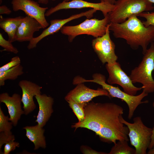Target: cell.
Wrapping results in <instances>:
<instances>
[{
  "label": "cell",
  "instance_id": "obj_1",
  "mask_svg": "<svg viewBox=\"0 0 154 154\" xmlns=\"http://www.w3.org/2000/svg\"><path fill=\"white\" fill-rule=\"evenodd\" d=\"M137 17L133 15L121 23H110L109 29L116 38L124 39L132 49L141 47L144 54L154 41V27H146Z\"/></svg>",
  "mask_w": 154,
  "mask_h": 154
},
{
  "label": "cell",
  "instance_id": "obj_2",
  "mask_svg": "<svg viewBox=\"0 0 154 154\" xmlns=\"http://www.w3.org/2000/svg\"><path fill=\"white\" fill-rule=\"evenodd\" d=\"M123 111L121 106L113 103L88 102L84 107V120L75 123L71 127L75 130L78 128H87L98 135L102 128L119 120Z\"/></svg>",
  "mask_w": 154,
  "mask_h": 154
},
{
  "label": "cell",
  "instance_id": "obj_3",
  "mask_svg": "<svg viewBox=\"0 0 154 154\" xmlns=\"http://www.w3.org/2000/svg\"><path fill=\"white\" fill-rule=\"evenodd\" d=\"M93 79L87 80L81 77L80 79L81 83L87 82L96 83L101 85L103 89L109 93L111 98H116L124 101L128 106L129 113L128 118L129 119L133 117L134 112L140 104L146 103L148 101H142L143 99L148 95V94L143 91L138 95L132 96L121 90L118 87H115L106 82L105 76L100 73H96L92 75Z\"/></svg>",
  "mask_w": 154,
  "mask_h": 154
},
{
  "label": "cell",
  "instance_id": "obj_4",
  "mask_svg": "<svg viewBox=\"0 0 154 154\" xmlns=\"http://www.w3.org/2000/svg\"><path fill=\"white\" fill-rule=\"evenodd\" d=\"M143 55L142 61L131 70L129 76L133 84H141L143 91L148 94L154 92V80L152 76L154 70L153 42L151 43Z\"/></svg>",
  "mask_w": 154,
  "mask_h": 154
},
{
  "label": "cell",
  "instance_id": "obj_5",
  "mask_svg": "<svg viewBox=\"0 0 154 154\" xmlns=\"http://www.w3.org/2000/svg\"><path fill=\"white\" fill-rule=\"evenodd\" d=\"M153 3L148 0H117L112 11L108 14L109 23H121L134 15L153 10Z\"/></svg>",
  "mask_w": 154,
  "mask_h": 154
},
{
  "label": "cell",
  "instance_id": "obj_6",
  "mask_svg": "<svg viewBox=\"0 0 154 154\" xmlns=\"http://www.w3.org/2000/svg\"><path fill=\"white\" fill-rule=\"evenodd\" d=\"M120 121L126 125L129 129L128 135L131 145L135 147V154H146L151 140L153 128L148 127L143 123L140 117L133 119L130 123L122 116L119 117Z\"/></svg>",
  "mask_w": 154,
  "mask_h": 154
},
{
  "label": "cell",
  "instance_id": "obj_7",
  "mask_svg": "<svg viewBox=\"0 0 154 154\" xmlns=\"http://www.w3.org/2000/svg\"><path fill=\"white\" fill-rule=\"evenodd\" d=\"M109 23L107 15L101 20L87 19L77 25H64L60 31L62 34L68 36L69 42H71L76 37L81 35H91L95 38L102 36L105 33Z\"/></svg>",
  "mask_w": 154,
  "mask_h": 154
},
{
  "label": "cell",
  "instance_id": "obj_8",
  "mask_svg": "<svg viewBox=\"0 0 154 154\" xmlns=\"http://www.w3.org/2000/svg\"><path fill=\"white\" fill-rule=\"evenodd\" d=\"M107 25L105 33L102 36L95 38L92 41V45L95 52L103 64H111L116 62L118 56L115 52V45L111 39Z\"/></svg>",
  "mask_w": 154,
  "mask_h": 154
},
{
  "label": "cell",
  "instance_id": "obj_9",
  "mask_svg": "<svg viewBox=\"0 0 154 154\" xmlns=\"http://www.w3.org/2000/svg\"><path fill=\"white\" fill-rule=\"evenodd\" d=\"M106 68L109 74L107 80L108 84H117L123 88L126 93L135 96L138 91L142 89V87H137L133 84L129 77L122 69L119 62L116 61L111 64H107Z\"/></svg>",
  "mask_w": 154,
  "mask_h": 154
},
{
  "label": "cell",
  "instance_id": "obj_10",
  "mask_svg": "<svg viewBox=\"0 0 154 154\" xmlns=\"http://www.w3.org/2000/svg\"><path fill=\"white\" fill-rule=\"evenodd\" d=\"M11 4L14 11H23L26 15L38 21L45 29L49 25L45 17V13L48 8L41 7L39 3L33 0H12Z\"/></svg>",
  "mask_w": 154,
  "mask_h": 154
},
{
  "label": "cell",
  "instance_id": "obj_11",
  "mask_svg": "<svg viewBox=\"0 0 154 154\" xmlns=\"http://www.w3.org/2000/svg\"><path fill=\"white\" fill-rule=\"evenodd\" d=\"M114 7V5L101 2L93 3L83 0H71L68 2L63 1L47 10L45 13V16H49L55 12L62 9L90 8L101 11L104 17H105L113 10Z\"/></svg>",
  "mask_w": 154,
  "mask_h": 154
},
{
  "label": "cell",
  "instance_id": "obj_12",
  "mask_svg": "<svg viewBox=\"0 0 154 154\" xmlns=\"http://www.w3.org/2000/svg\"><path fill=\"white\" fill-rule=\"evenodd\" d=\"M97 11L94 9H92L85 12L72 15L66 19L51 20L50 26L45 29L38 36L33 37L29 42L27 48L30 50L36 47L38 43L42 39L48 35L57 32L66 24L72 20L84 16L87 19H90Z\"/></svg>",
  "mask_w": 154,
  "mask_h": 154
},
{
  "label": "cell",
  "instance_id": "obj_13",
  "mask_svg": "<svg viewBox=\"0 0 154 154\" xmlns=\"http://www.w3.org/2000/svg\"><path fill=\"white\" fill-rule=\"evenodd\" d=\"M66 95L65 99L67 101L72 100L79 103H87L94 98L99 96H106L111 98L109 92L103 88L97 90L90 88L83 83H80Z\"/></svg>",
  "mask_w": 154,
  "mask_h": 154
},
{
  "label": "cell",
  "instance_id": "obj_14",
  "mask_svg": "<svg viewBox=\"0 0 154 154\" xmlns=\"http://www.w3.org/2000/svg\"><path fill=\"white\" fill-rule=\"evenodd\" d=\"M22 91L21 102L24 114L27 115L34 111L36 106L33 97L41 94L42 87L36 84L27 80H22L19 83Z\"/></svg>",
  "mask_w": 154,
  "mask_h": 154
},
{
  "label": "cell",
  "instance_id": "obj_15",
  "mask_svg": "<svg viewBox=\"0 0 154 154\" xmlns=\"http://www.w3.org/2000/svg\"><path fill=\"white\" fill-rule=\"evenodd\" d=\"M0 103H4L7 107L9 115V121L16 126L22 114H24L21 108V98L18 94L14 93L10 96L7 92L0 94Z\"/></svg>",
  "mask_w": 154,
  "mask_h": 154
},
{
  "label": "cell",
  "instance_id": "obj_16",
  "mask_svg": "<svg viewBox=\"0 0 154 154\" xmlns=\"http://www.w3.org/2000/svg\"><path fill=\"white\" fill-rule=\"evenodd\" d=\"M43 29L36 19L29 16L24 17L18 26L15 35V41L30 42L34 37V33Z\"/></svg>",
  "mask_w": 154,
  "mask_h": 154
},
{
  "label": "cell",
  "instance_id": "obj_17",
  "mask_svg": "<svg viewBox=\"0 0 154 154\" xmlns=\"http://www.w3.org/2000/svg\"><path fill=\"white\" fill-rule=\"evenodd\" d=\"M39 106V111L35 121L40 127H43L48 121L53 112L52 106L53 98L45 94L35 96Z\"/></svg>",
  "mask_w": 154,
  "mask_h": 154
},
{
  "label": "cell",
  "instance_id": "obj_18",
  "mask_svg": "<svg viewBox=\"0 0 154 154\" xmlns=\"http://www.w3.org/2000/svg\"><path fill=\"white\" fill-rule=\"evenodd\" d=\"M23 128L26 131V136L34 145L35 150L41 147L45 149L46 143L44 134L45 129L38 124L34 126H27Z\"/></svg>",
  "mask_w": 154,
  "mask_h": 154
},
{
  "label": "cell",
  "instance_id": "obj_19",
  "mask_svg": "<svg viewBox=\"0 0 154 154\" xmlns=\"http://www.w3.org/2000/svg\"><path fill=\"white\" fill-rule=\"evenodd\" d=\"M0 27L7 34L8 40L11 42L15 41V37L17 28L24 17L3 18L0 16Z\"/></svg>",
  "mask_w": 154,
  "mask_h": 154
},
{
  "label": "cell",
  "instance_id": "obj_20",
  "mask_svg": "<svg viewBox=\"0 0 154 154\" xmlns=\"http://www.w3.org/2000/svg\"><path fill=\"white\" fill-rule=\"evenodd\" d=\"M23 73V67L21 64L7 70L0 72V86L5 85V81L15 80Z\"/></svg>",
  "mask_w": 154,
  "mask_h": 154
},
{
  "label": "cell",
  "instance_id": "obj_21",
  "mask_svg": "<svg viewBox=\"0 0 154 154\" xmlns=\"http://www.w3.org/2000/svg\"><path fill=\"white\" fill-rule=\"evenodd\" d=\"M128 141H118L114 144L108 154H135V149L129 146Z\"/></svg>",
  "mask_w": 154,
  "mask_h": 154
},
{
  "label": "cell",
  "instance_id": "obj_22",
  "mask_svg": "<svg viewBox=\"0 0 154 154\" xmlns=\"http://www.w3.org/2000/svg\"><path fill=\"white\" fill-rule=\"evenodd\" d=\"M66 101L77 117L78 121H82L85 117L84 107L87 103H79L72 100Z\"/></svg>",
  "mask_w": 154,
  "mask_h": 154
},
{
  "label": "cell",
  "instance_id": "obj_23",
  "mask_svg": "<svg viewBox=\"0 0 154 154\" xmlns=\"http://www.w3.org/2000/svg\"><path fill=\"white\" fill-rule=\"evenodd\" d=\"M9 117L5 116L0 107V132H8L11 131L13 124L9 121Z\"/></svg>",
  "mask_w": 154,
  "mask_h": 154
},
{
  "label": "cell",
  "instance_id": "obj_24",
  "mask_svg": "<svg viewBox=\"0 0 154 154\" xmlns=\"http://www.w3.org/2000/svg\"><path fill=\"white\" fill-rule=\"evenodd\" d=\"M0 46L7 51L15 54L19 52L18 49L13 46L11 42L4 38L1 33H0Z\"/></svg>",
  "mask_w": 154,
  "mask_h": 154
},
{
  "label": "cell",
  "instance_id": "obj_25",
  "mask_svg": "<svg viewBox=\"0 0 154 154\" xmlns=\"http://www.w3.org/2000/svg\"><path fill=\"white\" fill-rule=\"evenodd\" d=\"M13 140H15V138L11 131L0 132V154H3L1 150L3 145Z\"/></svg>",
  "mask_w": 154,
  "mask_h": 154
},
{
  "label": "cell",
  "instance_id": "obj_26",
  "mask_svg": "<svg viewBox=\"0 0 154 154\" xmlns=\"http://www.w3.org/2000/svg\"><path fill=\"white\" fill-rule=\"evenodd\" d=\"M137 16L144 18L146 19L145 21H142L146 27L150 26L154 27V12L150 13L143 12L138 14Z\"/></svg>",
  "mask_w": 154,
  "mask_h": 154
},
{
  "label": "cell",
  "instance_id": "obj_27",
  "mask_svg": "<svg viewBox=\"0 0 154 154\" xmlns=\"http://www.w3.org/2000/svg\"><path fill=\"white\" fill-rule=\"evenodd\" d=\"M20 58L18 56L13 57L11 61L0 67V72H3L9 70L21 64Z\"/></svg>",
  "mask_w": 154,
  "mask_h": 154
},
{
  "label": "cell",
  "instance_id": "obj_28",
  "mask_svg": "<svg viewBox=\"0 0 154 154\" xmlns=\"http://www.w3.org/2000/svg\"><path fill=\"white\" fill-rule=\"evenodd\" d=\"M14 141L15 140H11L5 144L3 154H9L11 152L15 150L16 147H19V143Z\"/></svg>",
  "mask_w": 154,
  "mask_h": 154
},
{
  "label": "cell",
  "instance_id": "obj_29",
  "mask_svg": "<svg viewBox=\"0 0 154 154\" xmlns=\"http://www.w3.org/2000/svg\"><path fill=\"white\" fill-rule=\"evenodd\" d=\"M81 152L84 154H107L104 152H99L95 150L90 147L85 145H82L80 148Z\"/></svg>",
  "mask_w": 154,
  "mask_h": 154
},
{
  "label": "cell",
  "instance_id": "obj_30",
  "mask_svg": "<svg viewBox=\"0 0 154 154\" xmlns=\"http://www.w3.org/2000/svg\"><path fill=\"white\" fill-rule=\"evenodd\" d=\"M12 12L11 11L7 6L2 5L0 7V14L9 15Z\"/></svg>",
  "mask_w": 154,
  "mask_h": 154
},
{
  "label": "cell",
  "instance_id": "obj_31",
  "mask_svg": "<svg viewBox=\"0 0 154 154\" xmlns=\"http://www.w3.org/2000/svg\"><path fill=\"white\" fill-rule=\"evenodd\" d=\"M152 106L153 108H154V101L153 102ZM154 146V126L153 128V131H152V136L151 137V140L150 144L149 145V146L148 149H150L152 148Z\"/></svg>",
  "mask_w": 154,
  "mask_h": 154
},
{
  "label": "cell",
  "instance_id": "obj_32",
  "mask_svg": "<svg viewBox=\"0 0 154 154\" xmlns=\"http://www.w3.org/2000/svg\"><path fill=\"white\" fill-rule=\"evenodd\" d=\"M100 2L110 4L114 5L116 0H100Z\"/></svg>",
  "mask_w": 154,
  "mask_h": 154
},
{
  "label": "cell",
  "instance_id": "obj_33",
  "mask_svg": "<svg viewBox=\"0 0 154 154\" xmlns=\"http://www.w3.org/2000/svg\"><path fill=\"white\" fill-rule=\"evenodd\" d=\"M49 0H38L39 3L43 4H47L48 3Z\"/></svg>",
  "mask_w": 154,
  "mask_h": 154
},
{
  "label": "cell",
  "instance_id": "obj_34",
  "mask_svg": "<svg viewBox=\"0 0 154 154\" xmlns=\"http://www.w3.org/2000/svg\"><path fill=\"white\" fill-rule=\"evenodd\" d=\"M147 153L148 154H154V146L153 148L149 149Z\"/></svg>",
  "mask_w": 154,
  "mask_h": 154
},
{
  "label": "cell",
  "instance_id": "obj_35",
  "mask_svg": "<svg viewBox=\"0 0 154 154\" xmlns=\"http://www.w3.org/2000/svg\"><path fill=\"white\" fill-rule=\"evenodd\" d=\"M150 2H151L152 3H154V0H148Z\"/></svg>",
  "mask_w": 154,
  "mask_h": 154
},
{
  "label": "cell",
  "instance_id": "obj_36",
  "mask_svg": "<svg viewBox=\"0 0 154 154\" xmlns=\"http://www.w3.org/2000/svg\"><path fill=\"white\" fill-rule=\"evenodd\" d=\"M71 0H63L64 1H66V2H68V1H71Z\"/></svg>",
  "mask_w": 154,
  "mask_h": 154
},
{
  "label": "cell",
  "instance_id": "obj_37",
  "mask_svg": "<svg viewBox=\"0 0 154 154\" xmlns=\"http://www.w3.org/2000/svg\"><path fill=\"white\" fill-rule=\"evenodd\" d=\"M52 0V1H55L56 0Z\"/></svg>",
  "mask_w": 154,
  "mask_h": 154
}]
</instances>
